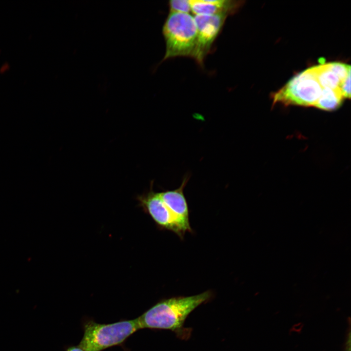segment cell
I'll return each mask as SVG.
<instances>
[{
  "label": "cell",
  "instance_id": "obj_1",
  "mask_svg": "<svg viewBox=\"0 0 351 351\" xmlns=\"http://www.w3.org/2000/svg\"><path fill=\"white\" fill-rule=\"evenodd\" d=\"M212 296L210 291L189 296H175L161 300L136 318L140 329L170 330L179 338L187 339L191 331L184 327L188 315Z\"/></svg>",
  "mask_w": 351,
  "mask_h": 351
},
{
  "label": "cell",
  "instance_id": "obj_2",
  "mask_svg": "<svg viewBox=\"0 0 351 351\" xmlns=\"http://www.w3.org/2000/svg\"><path fill=\"white\" fill-rule=\"evenodd\" d=\"M166 52L163 60L178 56L194 58L197 30L190 14L170 13L163 26Z\"/></svg>",
  "mask_w": 351,
  "mask_h": 351
},
{
  "label": "cell",
  "instance_id": "obj_3",
  "mask_svg": "<svg viewBox=\"0 0 351 351\" xmlns=\"http://www.w3.org/2000/svg\"><path fill=\"white\" fill-rule=\"evenodd\" d=\"M83 336L78 345L84 351H102L123 343L140 329L136 318L111 324L87 321L83 325Z\"/></svg>",
  "mask_w": 351,
  "mask_h": 351
},
{
  "label": "cell",
  "instance_id": "obj_4",
  "mask_svg": "<svg viewBox=\"0 0 351 351\" xmlns=\"http://www.w3.org/2000/svg\"><path fill=\"white\" fill-rule=\"evenodd\" d=\"M322 88L311 67L293 77L273 96L274 103L314 106Z\"/></svg>",
  "mask_w": 351,
  "mask_h": 351
},
{
  "label": "cell",
  "instance_id": "obj_5",
  "mask_svg": "<svg viewBox=\"0 0 351 351\" xmlns=\"http://www.w3.org/2000/svg\"><path fill=\"white\" fill-rule=\"evenodd\" d=\"M228 16L226 15H194L197 30L194 58L202 65L203 59L220 31Z\"/></svg>",
  "mask_w": 351,
  "mask_h": 351
},
{
  "label": "cell",
  "instance_id": "obj_6",
  "mask_svg": "<svg viewBox=\"0 0 351 351\" xmlns=\"http://www.w3.org/2000/svg\"><path fill=\"white\" fill-rule=\"evenodd\" d=\"M153 181L149 191L137 195L138 204L162 229L172 231L182 238L184 234L161 199L159 193L153 190Z\"/></svg>",
  "mask_w": 351,
  "mask_h": 351
},
{
  "label": "cell",
  "instance_id": "obj_7",
  "mask_svg": "<svg viewBox=\"0 0 351 351\" xmlns=\"http://www.w3.org/2000/svg\"><path fill=\"white\" fill-rule=\"evenodd\" d=\"M189 178V176H185L180 186L177 189L159 193L164 204L184 234L192 231L189 220L188 206L184 194V189Z\"/></svg>",
  "mask_w": 351,
  "mask_h": 351
},
{
  "label": "cell",
  "instance_id": "obj_8",
  "mask_svg": "<svg viewBox=\"0 0 351 351\" xmlns=\"http://www.w3.org/2000/svg\"><path fill=\"white\" fill-rule=\"evenodd\" d=\"M191 12L194 15H229L236 12L242 1L230 0H189Z\"/></svg>",
  "mask_w": 351,
  "mask_h": 351
},
{
  "label": "cell",
  "instance_id": "obj_9",
  "mask_svg": "<svg viewBox=\"0 0 351 351\" xmlns=\"http://www.w3.org/2000/svg\"><path fill=\"white\" fill-rule=\"evenodd\" d=\"M311 68L322 88H329L340 92L339 87L341 81L330 68L328 63Z\"/></svg>",
  "mask_w": 351,
  "mask_h": 351
},
{
  "label": "cell",
  "instance_id": "obj_10",
  "mask_svg": "<svg viewBox=\"0 0 351 351\" xmlns=\"http://www.w3.org/2000/svg\"><path fill=\"white\" fill-rule=\"evenodd\" d=\"M343 99L339 92L329 88H322L314 107L324 110L332 111L338 108L341 105Z\"/></svg>",
  "mask_w": 351,
  "mask_h": 351
},
{
  "label": "cell",
  "instance_id": "obj_11",
  "mask_svg": "<svg viewBox=\"0 0 351 351\" xmlns=\"http://www.w3.org/2000/svg\"><path fill=\"white\" fill-rule=\"evenodd\" d=\"M170 13L190 14L191 11L189 0H171L169 1Z\"/></svg>",
  "mask_w": 351,
  "mask_h": 351
},
{
  "label": "cell",
  "instance_id": "obj_12",
  "mask_svg": "<svg viewBox=\"0 0 351 351\" xmlns=\"http://www.w3.org/2000/svg\"><path fill=\"white\" fill-rule=\"evenodd\" d=\"M328 63L330 68L338 76L341 82L351 74L350 65L341 62H330Z\"/></svg>",
  "mask_w": 351,
  "mask_h": 351
},
{
  "label": "cell",
  "instance_id": "obj_13",
  "mask_svg": "<svg viewBox=\"0 0 351 351\" xmlns=\"http://www.w3.org/2000/svg\"><path fill=\"white\" fill-rule=\"evenodd\" d=\"M351 74L340 83L339 90L343 98H350V79Z\"/></svg>",
  "mask_w": 351,
  "mask_h": 351
},
{
  "label": "cell",
  "instance_id": "obj_14",
  "mask_svg": "<svg viewBox=\"0 0 351 351\" xmlns=\"http://www.w3.org/2000/svg\"><path fill=\"white\" fill-rule=\"evenodd\" d=\"M344 351H351V333L349 332L345 344Z\"/></svg>",
  "mask_w": 351,
  "mask_h": 351
},
{
  "label": "cell",
  "instance_id": "obj_15",
  "mask_svg": "<svg viewBox=\"0 0 351 351\" xmlns=\"http://www.w3.org/2000/svg\"><path fill=\"white\" fill-rule=\"evenodd\" d=\"M66 351H84L78 345L69 347Z\"/></svg>",
  "mask_w": 351,
  "mask_h": 351
},
{
  "label": "cell",
  "instance_id": "obj_16",
  "mask_svg": "<svg viewBox=\"0 0 351 351\" xmlns=\"http://www.w3.org/2000/svg\"><path fill=\"white\" fill-rule=\"evenodd\" d=\"M9 67V66L7 64H4L3 65L1 66V69H0V72H5L6 71H7L5 68L8 69V68Z\"/></svg>",
  "mask_w": 351,
  "mask_h": 351
}]
</instances>
